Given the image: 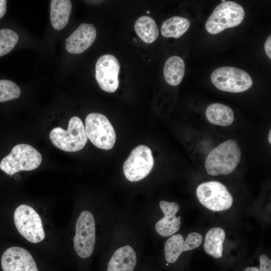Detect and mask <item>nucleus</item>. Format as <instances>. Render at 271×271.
I'll return each mask as SVG.
<instances>
[{
	"label": "nucleus",
	"mask_w": 271,
	"mask_h": 271,
	"mask_svg": "<svg viewBox=\"0 0 271 271\" xmlns=\"http://www.w3.org/2000/svg\"><path fill=\"white\" fill-rule=\"evenodd\" d=\"M259 269L255 267H247L244 271H271V260L265 254L259 257Z\"/></svg>",
	"instance_id": "obj_25"
},
{
	"label": "nucleus",
	"mask_w": 271,
	"mask_h": 271,
	"mask_svg": "<svg viewBox=\"0 0 271 271\" xmlns=\"http://www.w3.org/2000/svg\"><path fill=\"white\" fill-rule=\"evenodd\" d=\"M159 205L164 216L156 223V230L162 236H172L180 227L181 221L176 216L179 206L175 202H168L165 200L161 201Z\"/></svg>",
	"instance_id": "obj_15"
},
{
	"label": "nucleus",
	"mask_w": 271,
	"mask_h": 271,
	"mask_svg": "<svg viewBox=\"0 0 271 271\" xmlns=\"http://www.w3.org/2000/svg\"><path fill=\"white\" fill-rule=\"evenodd\" d=\"M177 218H178V219L179 220H181V216H179V217H177Z\"/></svg>",
	"instance_id": "obj_29"
},
{
	"label": "nucleus",
	"mask_w": 271,
	"mask_h": 271,
	"mask_svg": "<svg viewBox=\"0 0 271 271\" xmlns=\"http://www.w3.org/2000/svg\"><path fill=\"white\" fill-rule=\"evenodd\" d=\"M96 37V30L93 25L81 24L66 39V50L71 54L82 53L91 46Z\"/></svg>",
	"instance_id": "obj_14"
},
{
	"label": "nucleus",
	"mask_w": 271,
	"mask_h": 271,
	"mask_svg": "<svg viewBox=\"0 0 271 271\" xmlns=\"http://www.w3.org/2000/svg\"><path fill=\"white\" fill-rule=\"evenodd\" d=\"M190 25V21L185 18L172 17L162 24L161 34L166 38H178L189 29Z\"/></svg>",
	"instance_id": "obj_22"
},
{
	"label": "nucleus",
	"mask_w": 271,
	"mask_h": 271,
	"mask_svg": "<svg viewBox=\"0 0 271 271\" xmlns=\"http://www.w3.org/2000/svg\"><path fill=\"white\" fill-rule=\"evenodd\" d=\"M225 237V233L222 228H211L205 238L204 248L206 252L215 258H220L222 256Z\"/></svg>",
	"instance_id": "obj_20"
},
{
	"label": "nucleus",
	"mask_w": 271,
	"mask_h": 271,
	"mask_svg": "<svg viewBox=\"0 0 271 271\" xmlns=\"http://www.w3.org/2000/svg\"><path fill=\"white\" fill-rule=\"evenodd\" d=\"M202 239V235L195 232L189 233L185 241L181 234L172 235L165 244V256L167 261L171 263L175 262L183 251L198 247Z\"/></svg>",
	"instance_id": "obj_13"
},
{
	"label": "nucleus",
	"mask_w": 271,
	"mask_h": 271,
	"mask_svg": "<svg viewBox=\"0 0 271 271\" xmlns=\"http://www.w3.org/2000/svg\"><path fill=\"white\" fill-rule=\"evenodd\" d=\"M196 195L202 205L214 211H221L230 208L233 201L226 187L216 181L200 184L196 189Z\"/></svg>",
	"instance_id": "obj_7"
},
{
	"label": "nucleus",
	"mask_w": 271,
	"mask_h": 271,
	"mask_svg": "<svg viewBox=\"0 0 271 271\" xmlns=\"http://www.w3.org/2000/svg\"><path fill=\"white\" fill-rule=\"evenodd\" d=\"M270 137H271V130H270L269 132V133H268V142L269 143V144H271Z\"/></svg>",
	"instance_id": "obj_28"
},
{
	"label": "nucleus",
	"mask_w": 271,
	"mask_h": 271,
	"mask_svg": "<svg viewBox=\"0 0 271 271\" xmlns=\"http://www.w3.org/2000/svg\"><path fill=\"white\" fill-rule=\"evenodd\" d=\"M137 263L134 249L129 245L118 248L109 260L107 271H133Z\"/></svg>",
	"instance_id": "obj_16"
},
{
	"label": "nucleus",
	"mask_w": 271,
	"mask_h": 271,
	"mask_svg": "<svg viewBox=\"0 0 271 271\" xmlns=\"http://www.w3.org/2000/svg\"><path fill=\"white\" fill-rule=\"evenodd\" d=\"M42 160L41 154L32 146L18 144L10 154L1 162L0 168L6 174L13 175L22 171H32L37 168Z\"/></svg>",
	"instance_id": "obj_2"
},
{
	"label": "nucleus",
	"mask_w": 271,
	"mask_h": 271,
	"mask_svg": "<svg viewBox=\"0 0 271 271\" xmlns=\"http://www.w3.org/2000/svg\"><path fill=\"white\" fill-rule=\"evenodd\" d=\"M85 129L87 138L96 147L106 150L113 148L116 140L115 132L104 115L98 113L88 114Z\"/></svg>",
	"instance_id": "obj_5"
},
{
	"label": "nucleus",
	"mask_w": 271,
	"mask_h": 271,
	"mask_svg": "<svg viewBox=\"0 0 271 271\" xmlns=\"http://www.w3.org/2000/svg\"><path fill=\"white\" fill-rule=\"evenodd\" d=\"M206 116L210 123L223 126L230 125L234 119L232 109L219 103H212L209 105L206 110Z\"/></svg>",
	"instance_id": "obj_18"
},
{
	"label": "nucleus",
	"mask_w": 271,
	"mask_h": 271,
	"mask_svg": "<svg viewBox=\"0 0 271 271\" xmlns=\"http://www.w3.org/2000/svg\"><path fill=\"white\" fill-rule=\"evenodd\" d=\"M19 40L17 33L8 29L0 30V57L4 56L14 48Z\"/></svg>",
	"instance_id": "obj_23"
},
{
	"label": "nucleus",
	"mask_w": 271,
	"mask_h": 271,
	"mask_svg": "<svg viewBox=\"0 0 271 271\" xmlns=\"http://www.w3.org/2000/svg\"><path fill=\"white\" fill-rule=\"evenodd\" d=\"M1 265L3 271H38L30 252L18 246L10 247L4 252Z\"/></svg>",
	"instance_id": "obj_12"
},
{
	"label": "nucleus",
	"mask_w": 271,
	"mask_h": 271,
	"mask_svg": "<svg viewBox=\"0 0 271 271\" xmlns=\"http://www.w3.org/2000/svg\"><path fill=\"white\" fill-rule=\"evenodd\" d=\"M72 10L69 0H52L50 4V20L56 30L63 29L68 24Z\"/></svg>",
	"instance_id": "obj_17"
},
{
	"label": "nucleus",
	"mask_w": 271,
	"mask_h": 271,
	"mask_svg": "<svg viewBox=\"0 0 271 271\" xmlns=\"http://www.w3.org/2000/svg\"><path fill=\"white\" fill-rule=\"evenodd\" d=\"M241 155L236 140H228L208 154L205 162L206 170L211 176L229 174L239 163Z\"/></svg>",
	"instance_id": "obj_1"
},
{
	"label": "nucleus",
	"mask_w": 271,
	"mask_h": 271,
	"mask_svg": "<svg viewBox=\"0 0 271 271\" xmlns=\"http://www.w3.org/2000/svg\"><path fill=\"white\" fill-rule=\"evenodd\" d=\"M50 138L55 146L68 152L81 150L88 140L82 120L75 116L70 119L67 130L55 127L51 130Z\"/></svg>",
	"instance_id": "obj_3"
},
{
	"label": "nucleus",
	"mask_w": 271,
	"mask_h": 271,
	"mask_svg": "<svg viewBox=\"0 0 271 271\" xmlns=\"http://www.w3.org/2000/svg\"><path fill=\"white\" fill-rule=\"evenodd\" d=\"M211 80L218 89L233 93L248 90L253 83L251 77L246 71L230 66L216 69L211 75Z\"/></svg>",
	"instance_id": "obj_6"
},
{
	"label": "nucleus",
	"mask_w": 271,
	"mask_h": 271,
	"mask_svg": "<svg viewBox=\"0 0 271 271\" xmlns=\"http://www.w3.org/2000/svg\"><path fill=\"white\" fill-rule=\"evenodd\" d=\"M154 160L152 151L141 145L134 148L123 163V171L126 178L137 182L145 178L152 171Z\"/></svg>",
	"instance_id": "obj_9"
},
{
	"label": "nucleus",
	"mask_w": 271,
	"mask_h": 271,
	"mask_svg": "<svg viewBox=\"0 0 271 271\" xmlns=\"http://www.w3.org/2000/svg\"><path fill=\"white\" fill-rule=\"evenodd\" d=\"M120 64L117 59L111 54L101 56L95 65V79L103 91L112 93L119 85L118 75Z\"/></svg>",
	"instance_id": "obj_11"
},
{
	"label": "nucleus",
	"mask_w": 271,
	"mask_h": 271,
	"mask_svg": "<svg viewBox=\"0 0 271 271\" xmlns=\"http://www.w3.org/2000/svg\"><path fill=\"white\" fill-rule=\"evenodd\" d=\"M7 1L6 0H0V19L5 14L7 10Z\"/></svg>",
	"instance_id": "obj_27"
},
{
	"label": "nucleus",
	"mask_w": 271,
	"mask_h": 271,
	"mask_svg": "<svg viewBox=\"0 0 271 271\" xmlns=\"http://www.w3.org/2000/svg\"><path fill=\"white\" fill-rule=\"evenodd\" d=\"M245 12L242 6L235 2L225 1L218 5L205 23L207 31L217 34L225 29L236 27L243 20Z\"/></svg>",
	"instance_id": "obj_4"
},
{
	"label": "nucleus",
	"mask_w": 271,
	"mask_h": 271,
	"mask_svg": "<svg viewBox=\"0 0 271 271\" xmlns=\"http://www.w3.org/2000/svg\"><path fill=\"white\" fill-rule=\"evenodd\" d=\"M185 62L178 56H173L167 59L164 67V76L166 82L172 86L180 83L185 73Z\"/></svg>",
	"instance_id": "obj_19"
},
{
	"label": "nucleus",
	"mask_w": 271,
	"mask_h": 271,
	"mask_svg": "<svg viewBox=\"0 0 271 271\" xmlns=\"http://www.w3.org/2000/svg\"><path fill=\"white\" fill-rule=\"evenodd\" d=\"M95 238L94 217L91 212L84 211L77 220L73 239L77 255L83 258L90 256L94 250Z\"/></svg>",
	"instance_id": "obj_10"
},
{
	"label": "nucleus",
	"mask_w": 271,
	"mask_h": 271,
	"mask_svg": "<svg viewBox=\"0 0 271 271\" xmlns=\"http://www.w3.org/2000/svg\"><path fill=\"white\" fill-rule=\"evenodd\" d=\"M20 94L21 89L14 82L7 79L0 80V102L16 99Z\"/></svg>",
	"instance_id": "obj_24"
},
{
	"label": "nucleus",
	"mask_w": 271,
	"mask_h": 271,
	"mask_svg": "<svg viewBox=\"0 0 271 271\" xmlns=\"http://www.w3.org/2000/svg\"><path fill=\"white\" fill-rule=\"evenodd\" d=\"M264 50L268 56L271 59V36L269 35L266 39L264 44Z\"/></svg>",
	"instance_id": "obj_26"
},
{
	"label": "nucleus",
	"mask_w": 271,
	"mask_h": 271,
	"mask_svg": "<svg viewBox=\"0 0 271 271\" xmlns=\"http://www.w3.org/2000/svg\"><path fill=\"white\" fill-rule=\"evenodd\" d=\"M134 30L139 37L146 43H152L159 36V29L155 20L150 17L143 16L137 19Z\"/></svg>",
	"instance_id": "obj_21"
},
{
	"label": "nucleus",
	"mask_w": 271,
	"mask_h": 271,
	"mask_svg": "<svg viewBox=\"0 0 271 271\" xmlns=\"http://www.w3.org/2000/svg\"><path fill=\"white\" fill-rule=\"evenodd\" d=\"M14 219L19 232L29 242L37 243L45 238L41 218L32 207L20 205L15 211Z\"/></svg>",
	"instance_id": "obj_8"
}]
</instances>
